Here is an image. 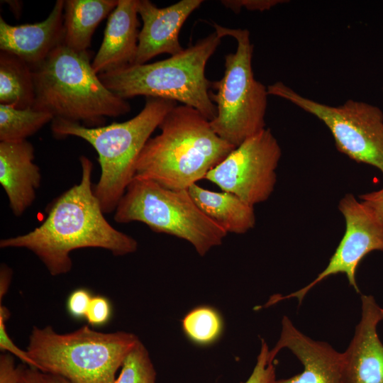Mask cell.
I'll list each match as a JSON object with an SVG mask.
<instances>
[{"mask_svg": "<svg viewBox=\"0 0 383 383\" xmlns=\"http://www.w3.org/2000/svg\"><path fill=\"white\" fill-rule=\"evenodd\" d=\"M92 296L89 289L79 288L69 296L66 306L69 314L74 318H85Z\"/></svg>", "mask_w": 383, "mask_h": 383, "instance_id": "27", "label": "cell"}, {"mask_svg": "<svg viewBox=\"0 0 383 383\" xmlns=\"http://www.w3.org/2000/svg\"><path fill=\"white\" fill-rule=\"evenodd\" d=\"M222 38L231 36L237 41L235 52L225 55L223 76L211 82L209 91L216 107V116L210 121L213 131L234 147L265 127L267 87L257 81L252 68L253 45L246 29H233L213 24Z\"/></svg>", "mask_w": 383, "mask_h": 383, "instance_id": "7", "label": "cell"}, {"mask_svg": "<svg viewBox=\"0 0 383 383\" xmlns=\"http://www.w3.org/2000/svg\"><path fill=\"white\" fill-rule=\"evenodd\" d=\"M82 174L48 209L45 221L32 231L0 240L1 248H24L35 254L52 276L72 268L70 253L82 248H101L115 256L133 253L138 242L112 226L96 198L91 183L93 163L79 157Z\"/></svg>", "mask_w": 383, "mask_h": 383, "instance_id": "1", "label": "cell"}, {"mask_svg": "<svg viewBox=\"0 0 383 383\" xmlns=\"http://www.w3.org/2000/svg\"><path fill=\"white\" fill-rule=\"evenodd\" d=\"M274 360L266 341L261 339V348L253 370L248 379L241 383H273L276 380Z\"/></svg>", "mask_w": 383, "mask_h": 383, "instance_id": "24", "label": "cell"}, {"mask_svg": "<svg viewBox=\"0 0 383 383\" xmlns=\"http://www.w3.org/2000/svg\"><path fill=\"white\" fill-rule=\"evenodd\" d=\"M65 0H57L42 21L13 26L0 16V50L12 53L32 70L41 64L64 40Z\"/></svg>", "mask_w": 383, "mask_h": 383, "instance_id": "15", "label": "cell"}, {"mask_svg": "<svg viewBox=\"0 0 383 383\" xmlns=\"http://www.w3.org/2000/svg\"><path fill=\"white\" fill-rule=\"evenodd\" d=\"M361 318L348 348L342 353L344 383H383V344L377 326L383 308L372 295H361Z\"/></svg>", "mask_w": 383, "mask_h": 383, "instance_id": "13", "label": "cell"}, {"mask_svg": "<svg viewBox=\"0 0 383 383\" xmlns=\"http://www.w3.org/2000/svg\"><path fill=\"white\" fill-rule=\"evenodd\" d=\"M139 340L133 333H101L87 325L69 333L35 326L26 352L43 373L72 383H114L118 369Z\"/></svg>", "mask_w": 383, "mask_h": 383, "instance_id": "6", "label": "cell"}, {"mask_svg": "<svg viewBox=\"0 0 383 383\" xmlns=\"http://www.w3.org/2000/svg\"><path fill=\"white\" fill-rule=\"evenodd\" d=\"M382 91H383V88H382Z\"/></svg>", "mask_w": 383, "mask_h": 383, "instance_id": "34", "label": "cell"}, {"mask_svg": "<svg viewBox=\"0 0 383 383\" xmlns=\"http://www.w3.org/2000/svg\"><path fill=\"white\" fill-rule=\"evenodd\" d=\"M160 133L140 152L134 178L154 181L170 189H188L235 148L212 129L196 109L177 105L160 123Z\"/></svg>", "mask_w": 383, "mask_h": 383, "instance_id": "2", "label": "cell"}, {"mask_svg": "<svg viewBox=\"0 0 383 383\" xmlns=\"http://www.w3.org/2000/svg\"><path fill=\"white\" fill-rule=\"evenodd\" d=\"M29 141L0 142V184L13 214L21 216L32 205L41 182Z\"/></svg>", "mask_w": 383, "mask_h": 383, "instance_id": "17", "label": "cell"}, {"mask_svg": "<svg viewBox=\"0 0 383 383\" xmlns=\"http://www.w3.org/2000/svg\"><path fill=\"white\" fill-rule=\"evenodd\" d=\"M116 222H140L156 233L183 239L201 256L220 245L227 233L197 206L188 189H170L134 178L119 201Z\"/></svg>", "mask_w": 383, "mask_h": 383, "instance_id": "8", "label": "cell"}, {"mask_svg": "<svg viewBox=\"0 0 383 383\" xmlns=\"http://www.w3.org/2000/svg\"><path fill=\"white\" fill-rule=\"evenodd\" d=\"M11 276V270L6 265H2L0 270V301L8 291Z\"/></svg>", "mask_w": 383, "mask_h": 383, "instance_id": "32", "label": "cell"}, {"mask_svg": "<svg viewBox=\"0 0 383 383\" xmlns=\"http://www.w3.org/2000/svg\"><path fill=\"white\" fill-rule=\"evenodd\" d=\"M269 95L284 99L312 114L330 131L337 149L351 160L370 165L383 174V111L378 106L348 99L332 106L299 94L282 82L267 87Z\"/></svg>", "mask_w": 383, "mask_h": 383, "instance_id": "9", "label": "cell"}, {"mask_svg": "<svg viewBox=\"0 0 383 383\" xmlns=\"http://www.w3.org/2000/svg\"><path fill=\"white\" fill-rule=\"evenodd\" d=\"M35 88L32 68L16 55L0 52V104L17 109L33 106Z\"/></svg>", "mask_w": 383, "mask_h": 383, "instance_id": "20", "label": "cell"}, {"mask_svg": "<svg viewBox=\"0 0 383 383\" xmlns=\"http://www.w3.org/2000/svg\"><path fill=\"white\" fill-rule=\"evenodd\" d=\"M53 119L50 113L33 107L17 109L0 104V142L26 140Z\"/></svg>", "mask_w": 383, "mask_h": 383, "instance_id": "21", "label": "cell"}, {"mask_svg": "<svg viewBox=\"0 0 383 383\" xmlns=\"http://www.w3.org/2000/svg\"><path fill=\"white\" fill-rule=\"evenodd\" d=\"M281 157L277 138L265 128L236 147L205 179L254 206L274 192Z\"/></svg>", "mask_w": 383, "mask_h": 383, "instance_id": "10", "label": "cell"}, {"mask_svg": "<svg viewBox=\"0 0 383 383\" xmlns=\"http://www.w3.org/2000/svg\"><path fill=\"white\" fill-rule=\"evenodd\" d=\"M202 3V0H182L159 8L149 0H138L137 10L143 26L133 65L145 64L162 53L172 56L182 52L184 48L179 40L180 30Z\"/></svg>", "mask_w": 383, "mask_h": 383, "instance_id": "12", "label": "cell"}, {"mask_svg": "<svg viewBox=\"0 0 383 383\" xmlns=\"http://www.w3.org/2000/svg\"><path fill=\"white\" fill-rule=\"evenodd\" d=\"M359 199L383 223V187L361 194Z\"/></svg>", "mask_w": 383, "mask_h": 383, "instance_id": "29", "label": "cell"}, {"mask_svg": "<svg viewBox=\"0 0 383 383\" xmlns=\"http://www.w3.org/2000/svg\"><path fill=\"white\" fill-rule=\"evenodd\" d=\"M338 209L344 217L345 230L326 268L304 287L284 296H272L265 307L291 298H296L301 304L314 286L338 274H345L349 284L360 293L356 280L357 267L370 252L383 251V223L353 194H346L340 200Z\"/></svg>", "mask_w": 383, "mask_h": 383, "instance_id": "11", "label": "cell"}, {"mask_svg": "<svg viewBox=\"0 0 383 383\" xmlns=\"http://www.w3.org/2000/svg\"><path fill=\"white\" fill-rule=\"evenodd\" d=\"M182 327L190 341L200 346H206L214 343L221 337L223 320L215 308L199 306L184 316Z\"/></svg>", "mask_w": 383, "mask_h": 383, "instance_id": "22", "label": "cell"}, {"mask_svg": "<svg viewBox=\"0 0 383 383\" xmlns=\"http://www.w3.org/2000/svg\"><path fill=\"white\" fill-rule=\"evenodd\" d=\"M177 102L146 98L143 109L133 118L121 123L94 128L54 118L55 137L75 136L89 143L98 154L101 174L94 192L105 214L114 212L135 177L138 156L151 134Z\"/></svg>", "mask_w": 383, "mask_h": 383, "instance_id": "4", "label": "cell"}, {"mask_svg": "<svg viewBox=\"0 0 383 383\" xmlns=\"http://www.w3.org/2000/svg\"><path fill=\"white\" fill-rule=\"evenodd\" d=\"M0 383H20L18 368L11 354L4 353L0 356Z\"/></svg>", "mask_w": 383, "mask_h": 383, "instance_id": "30", "label": "cell"}, {"mask_svg": "<svg viewBox=\"0 0 383 383\" xmlns=\"http://www.w3.org/2000/svg\"><path fill=\"white\" fill-rule=\"evenodd\" d=\"M156 375L149 353L139 340L125 357L114 383H156Z\"/></svg>", "mask_w": 383, "mask_h": 383, "instance_id": "23", "label": "cell"}, {"mask_svg": "<svg viewBox=\"0 0 383 383\" xmlns=\"http://www.w3.org/2000/svg\"><path fill=\"white\" fill-rule=\"evenodd\" d=\"M118 0H65L63 44L77 51H88L99 24L110 15Z\"/></svg>", "mask_w": 383, "mask_h": 383, "instance_id": "19", "label": "cell"}, {"mask_svg": "<svg viewBox=\"0 0 383 383\" xmlns=\"http://www.w3.org/2000/svg\"><path fill=\"white\" fill-rule=\"evenodd\" d=\"M192 199L200 210L227 233L243 234L255 226L254 206L236 195L213 192L199 186L188 189Z\"/></svg>", "mask_w": 383, "mask_h": 383, "instance_id": "18", "label": "cell"}, {"mask_svg": "<svg viewBox=\"0 0 383 383\" xmlns=\"http://www.w3.org/2000/svg\"><path fill=\"white\" fill-rule=\"evenodd\" d=\"M138 0H118L108 16L101 46L92 67L98 74L134 64L138 44Z\"/></svg>", "mask_w": 383, "mask_h": 383, "instance_id": "16", "label": "cell"}, {"mask_svg": "<svg viewBox=\"0 0 383 383\" xmlns=\"http://www.w3.org/2000/svg\"><path fill=\"white\" fill-rule=\"evenodd\" d=\"M88 51L77 52L63 43L33 69L35 98L33 108L54 118L86 127L105 126L106 118L131 111L128 101L102 83Z\"/></svg>", "mask_w": 383, "mask_h": 383, "instance_id": "3", "label": "cell"}, {"mask_svg": "<svg viewBox=\"0 0 383 383\" xmlns=\"http://www.w3.org/2000/svg\"><path fill=\"white\" fill-rule=\"evenodd\" d=\"M20 383H46L44 373L27 365L17 367Z\"/></svg>", "mask_w": 383, "mask_h": 383, "instance_id": "31", "label": "cell"}, {"mask_svg": "<svg viewBox=\"0 0 383 383\" xmlns=\"http://www.w3.org/2000/svg\"><path fill=\"white\" fill-rule=\"evenodd\" d=\"M221 41L214 32L167 59L132 65L99 77L107 89L123 99L145 96L179 101L211 121L216 116V107L209 96L211 82L206 77L205 68Z\"/></svg>", "mask_w": 383, "mask_h": 383, "instance_id": "5", "label": "cell"}, {"mask_svg": "<svg viewBox=\"0 0 383 383\" xmlns=\"http://www.w3.org/2000/svg\"><path fill=\"white\" fill-rule=\"evenodd\" d=\"M287 348L299 359L304 368L301 373L273 383H344L342 353L326 342L316 341L299 331L289 317L284 316L279 340L270 350L275 358Z\"/></svg>", "mask_w": 383, "mask_h": 383, "instance_id": "14", "label": "cell"}, {"mask_svg": "<svg viewBox=\"0 0 383 383\" xmlns=\"http://www.w3.org/2000/svg\"><path fill=\"white\" fill-rule=\"evenodd\" d=\"M9 318V311L1 304L0 305V349L1 351H8L10 354L16 356L21 359L23 362L29 367H34V363L28 355L26 351H24L18 348L9 337L6 328V322Z\"/></svg>", "mask_w": 383, "mask_h": 383, "instance_id": "25", "label": "cell"}, {"mask_svg": "<svg viewBox=\"0 0 383 383\" xmlns=\"http://www.w3.org/2000/svg\"><path fill=\"white\" fill-rule=\"evenodd\" d=\"M44 376L46 383H72L65 378L58 375L44 373Z\"/></svg>", "mask_w": 383, "mask_h": 383, "instance_id": "33", "label": "cell"}, {"mask_svg": "<svg viewBox=\"0 0 383 383\" xmlns=\"http://www.w3.org/2000/svg\"><path fill=\"white\" fill-rule=\"evenodd\" d=\"M287 2L284 0H222L221 3L235 13H238L241 9L249 11H264L272 7Z\"/></svg>", "mask_w": 383, "mask_h": 383, "instance_id": "28", "label": "cell"}, {"mask_svg": "<svg viewBox=\"0 0 383 383\" xmlns=\"http://www.w3.org/2000/svg\"><path fill=\"white\" fill-rule=\"evenodd\" d=\"M112 313L109 300L103 296L92 297L85 318L92 326H102L106 324Z\"/></svg>", "mask_w": 383, "mask_h": 383, "instance_id": "26", "label": "cell"}]
</instances>
